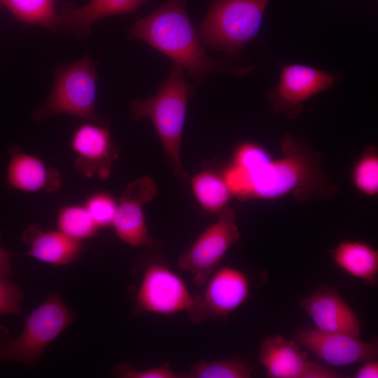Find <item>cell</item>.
Wrapping results in <instances>:
<instances>
[{"label":"cell","mask_w":378,"mask_h":378,"mask_svg":"<svg viewBox=\"0 0 378 378\" xmlns=\"http://www.w3.org/2000/svg\"><path fill=\"white\" fill-rule=\"evenodd\" d=\"M280 148L282 155L258 170L245 172L227 166L226 179L232 197L246 201L292 196L304 202L328 200L338 193L339 188L323 170L321 153L307 140L286 134Z\"/></svg>","instance_id":"obj_1"},{"label":"cell","mask_w":378,"mask_h":378,"mask_svg":"<svg viewBox=\"0 0 378 378\" xmlns=\"http://www.w3.org/2000/svg\"><path fill=\"white\" fill-rule=\"evenodd\" d=\"M129 37L141 40L181 66L197 83L209 74L249 73L251 67L237 68L209 57L189 18L186 0H167L160 7L138 19L129 28Z\"/></svg>","instance_id":"obj_2"},{"label":"cell","mask_w":378,"mask_h":378,"mask_svg":"<svg viewBox=\"0 0 378 378\" xmlns=\"http://www.w3.org/2000/svg\"><path fill=\"white\" fill-rule=\"evenodd\" d=\"M191 88L183 69L172 63L167 78L153 96L134 99L130 104L129 118L133 120H151L164 148L168 162L176 176L185 180L188 174L183 169L181 145L187 104Z\"/></svg>","instance_id":"obj_3"},{"label":"cell","mask_w":378,"mask_h":378,"mask_svg":"<svg viewBox=\"0 0 378 378\" xmlns=\"http://www.w3.org/2000/svg\"><path fill=\"white\" fill-rule=\"evenodd\" d=\"M97 73L96 62L88 54L80 59L57 66L50 92L43 105L32 112L36 121L64 114L100 125L109 126V120L99 118L95 111Z\"/></svg>","instance_id":"obj_4"},{"label":"cell","mask_w":378,"mask_h":378,"mask_svg":"<svg viewBox=\"0 0 378 378\" xmlns=\"http://www.w3.org/2000/svg\"><path fill=\"white\" fill-rule=\"evenodd\" d=\"M270 0H213L197 35L209 48L227 54L239 52L261 27Z\"/></svg>","instance_id":"obj_5"},{"label":"cell","mask_w":378,"mask_h":378,"mask_svg":"<svg viewBox=\"0 0 378 378\" xmlns=\"http://www.w3.org/2000/svg\"><path fill=\"white\" fill-rule=\"evenodd\" d=\"M74 320V314L61 298L52 293L26 318L21 335L0 347V358L6 362L32 365L43 349Z\"/></svg>","instance_id":"obj_6"},{"label":"cell","mask_w":378,"mask_h":378,"mask_svg":"<svg viewBox=\"0 0 378 378\" xmlns=\"http://www.w3.org/2000/svg\"><path fill=\"white\" fill-rule=\"evenodd\" d=\"M236 220L234 211L227 206L218 214L217 220L180 255L178 268L190 273L196 286H204L230 248L240 240Z\"/></svg>","instance_id":"obj_7"},{"label":"cell","mask_w":378,"mask_h":378,"mask_svg":"<svg viewBox=\"0 0 378 378\" xmlns=\"http://www.w3.org/2000/svg\"><path fill=\"white\" fill-rule=\"evenodd\" d=\"M195 303V295L174 271L161 263L146 268L136 295L139 312L172 315L186 311L188 314Z\"/></svg>","instance_id":"obj_8"},{"label":"cell","mask_w":378,"mask_h":378,"mask_svg":"<svg viewBox=\"0 0 378 378\" xmlns=\"http://www.w3.org/2000/svg\"><path fill=\"white\" fill-rule=\"evenodd\" d=\"M202 295H195V303L188 314L198 323L207 319L225 321L248 299L250 280L242 270L225 266L209 276Z\"/></svg>","instance_id":"obj_9"},{"label":"cell","mask_w":378,"mask_h":378,"mask_svg":"<svg viewBox=\"0 0 378 378\" xmlns=\"http://www.w3.org/2000/svg\"><path fill=\"white\" fill-rule=\"evenodd\" d=\"M337 76L300 64L284 65L278 85L267 94L271 109L288 119H294L303 109V103L330 88Z\"/></svg>","instance_id":"obj_10"},{"label":"cell","mask_w":378,"mask_h":378,"mask_svg":"<svg viewBox=\"0 0 378 378\" xmlns=\"http://www.w3.org/2000/svg\"><path fill=\"white\" fill-rule=\"evenodd\" d=\"M258 359L270 378H344L345 374L309 358L307 351L281 335L269 336L260 346Z\"/></svg>","instance_id":"obj_11"},{"label":"cell","mask_w":378,"mask_h":378,"mask_svg":"<svg viewBox=\"0 0 378 378\" xmlns=\"http://www.w3.org/2000/svg\"><path fill=\"white\" fill-rule=\"evenodd\" d=\"M294 339L328 365L341 367L377 359L378 341L360 340L349 335L324 332L316 328L297 330Z\"/></svg>","instance_id":"obj_12"},{"label":"cell","mask_w":378,"mask_h":378,"mask_svg":"<svg viewBox=\"0 0 378 378\" xmlns=\"http://www.w3.org/2000/svg\"><path fill=\"white\" fill-rule=\"evenodd\" d=\"M157 193V185L148 176L136 179L127 186L118 203L112 224L116 235L125 243L133 247L153 244L146 226L144 206Z\"/></svg>","instance_id":"obj_13"},{"label":"cell","mask_w":378,"mask_h":378,"mask_svg":"<svg viewBox=\"0 0 378 378\" xmlns=\"http://www.w3.org/2000/svg\"><path fill=\"white\" fill-rule=\"evenodd\" d=\"M71 147L77 155L75 167L81 174L108 177L111 164L118 156L108 126L88 122L74 132Z\"/></svg>","instance_id":"obj_14"},{"label":"cell","mask_w":378,"mask_h":378,"mask_svg":"<svg viewBox=\"0 0 378 378\" xmlns=\"http://www.w3.org/2000/svg\"><path fill=\"white\" fill-rule=\"evenodd\" d=\"M300 305L310 316L316 329L360 338L361 325L358 317L332 286L318 287L301 298Z\"/></svg>","instance_id":"obj_15"},{"label":"cell","mask_w":378,"mask_h":378,"mask_svg":"<svg viewBox=\"0 0 378 378\" xmlns=\"http://www.w3.org/2000/svg\"><path fill=\"white\" fill-rule=\"evenodd\" d=\"M148 0H90L80 8L66 7L59 14V31L88 37L91 25L109 15L132 14Z\"/></svg>","instance_id":"obj_16"},{"label":"cell","mask_w":378,"mask_h":378,"mask_svg":"<svg viewBox=\"0 0 378 378\" xmlns=\"http://www.w3.org/2000/svg\"><path fill=\"white\" fill-rule=\"evenodd\" d=\"M7 170L8 184L18 190L55 191L61 186L59 172L47 167L39 158L13 148Z\"/></svg>","instance_id":"obj_17"},{"label":"cell","mask_w":378,"mask_h":378,"mask_svg":"<svg viewBox=\"0 0 378 378\" xmlns=\"http://www.w3.org/2000/svg\"><path fill=\"white\" fill-rule=\"evenodd\" d=\"M337 267L350 276L374 287L378 282V251L360 241H342L330 249Z\"/></svg>","instance_id":"obj_18"},{"label":"cell","mask_w":378,"mask_h":378,"mask_svg":"<svg viewBox=\"0 0 378 378\" xmlns=\"http://www.w3.org/2000/svg\"><path fill=\"white\" fill-rule=\"evenodd\" d=\"M28 254L41 261L52 265L71 263L82 251L80 241L76 240L61 231L36 232L29 239Z\"/></svg>","instance_id":"obj_19"},{"label":"cell","mask_w":378,"mask_h":378,"mask_svg":"<svg viewBox=\"0 0 378 378\" xmlns=\"http://www.w3.org/2000/svg\"><path fill=\"white\" fill-rule=\"evenodd\" d=\"M223 169L203 170L190 179L193 195L206 212L218 214L227 206L232 194Z\"/></svg>","instance_id":"obj_20"},{"label":"cell","mask_w":378,"mask_h":378,"mask_svg":"<svg viewBox=\"0 0 378 378\" xmlns=\"http://www.w3.org/2000/svg\"><path fill=\"white\" fill-rule=\"evenodd\" d=\"M18 20L42 27L50 31H58L59 14L54 0H0Z\"/></svg>","instance_id":"obj_21"},{"label":"cell","mask_w":378,"mask_h":378,"mask_svg":"<svg viewBox=\"0 0 378 378\" xmlns=\"http://www.w3.org/2000/svg\"><path fill=\"white\" fill-rule=\"evenodd\" d=\"M254 368L244 358H231L218 360H201L188 371L178 374L183 378H249Z\"/></svg>","instance_id":"obj_22"},{"label":"cell","mask_w":378,"mask_h":378,"mask_svg":"<svg viewBox=\"0 0 378 378\" xmlns=\"http://www.w3.org/2000/svg\"><path fill=\"white\" fill-rule=\"evenodd\" d=\"M351 178L354 188L368 197L378 195V150L368 146L354 164Z\"/></svg>","instance_id":"obj_23"},{"label":"cell","mask_w":378,"mask_h":378,"mask_svg":"<svg viewBox=\"0 0 378 378\" xmlns=\"http://www.w3.org/2000/svg\"><path fill=\"white\" fill-rule=\"evenodd\" d=\"M57 226L59 231L78 240L94 236L99 229L85 206L69 205L59 212Z\"/></svg>","instance_id":"obj_24"},{"label":"cell","mask_w":378,"mask_h":378,"mask_svg":"<svg viewBox=\"0 0 378 378\" xmlns=\"http://www.w3.org/2000/svg\"><path fill=\"white\" fill-rule=\"evenodd\" d=\"M272 158L270 150L263 146L246 141L237 146L230 164L242 171H255L261 169Z\"/></svg>","instance_id":"obj_25"},{"label":"cell","mask_w":378,"mask_h":378,"mask_svg":"<svg viewBox=\"0 0 378 378\" xmlns=\"http://www.w3.org/2000/svg\"><path fill=\"white\" fill-rule=\"evenodd\" d=\"M118 202L109 194L97 192L92 195L86 201L85 207L98 228L112 225Z\"/></svg>","instance_id":"obj_26"},{"label":"cell","mask_w":378,"mask_h":378,"mask_svg":"<svg viewBox=\"0 0 378 378\" xmlns=\"http://www.w3.org/2000/svg\"><path fill=\"white\" fill-rule=\"evenodd\" d=\"M22 298L20 287L7 277L0 276V316L20 312Z\"/></svg>","instance_id":"obj_27"},{"label":"cell","mask_w":378,"mask_h":378,"mask_svg":"<svg viewBox=\"0 0 378 378\" xmlns=\"http://www.w3.org/2000/svg\"><path fill=\"white\" fill-rule=\"evenodd\" d=\"M117 374L125 378H177L169 363L150 369L138 370L133 367L120 365L116 368Z\"/></svg>","instance_id":"obj_28"},{"label":"cell","mask_w":378,"mask_h":378,"mask_svg":"<svg viewBox=\"0 0 378 378\" xmlns=\"http://www.w3.org/2000/svg\"><path fill=\"white\" fill-rule=\"evenodd\" d=\"M359 368L354 377L355 378H377V359L367 360Z\"/></svg>","instance_id":"obj_29"},{"label":"cell","mask_w":378,"mask_h":378,"mask_svg":"<svg viewBox=\"0 0 378 378\" xmlns=\"http://www.w3.org/2000/svg\"><path fill=\"white\" fill-rule=\"evenodd\" d=\"M11 272L9 254L0 246V276L8 277Z\"/></svg>","instance_id":"obj_30"}]
</instances>
